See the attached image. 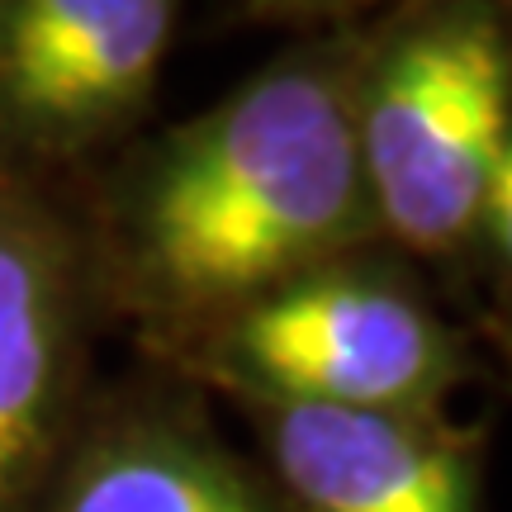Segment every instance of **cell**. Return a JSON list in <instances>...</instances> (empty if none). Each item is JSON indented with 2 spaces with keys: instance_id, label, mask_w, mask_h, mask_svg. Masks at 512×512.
Returning <instances> with one entry per match:
<instances>
[{
  "instance_id": "obj_1",
  "label": "cell",
  "mask_w": 512,
  "mask_h": 512,
  "mask_svg": "<svg viewBox=\"0 0 512 512\" xmlns=\"http://www.w3.org/2000/svg\"><path fill=\"white\" fill-rule=\"evenodd\" d=\"M356 53L361 29L313 38L133 147L86 228L91 271L152 318L214 328L294 275L380 247Z\"/></svg>"
},
{
  "instance_id": "obj_2",
  "label": "cell",
  "mask_w": 512,
  "mask_h": 512,
  "mask_svg": "<svg viewBox=\"0 0 512 512\" xmlns=\"http://www.w3.org/2000/svg\"><path fill=\"white\" fill-rule=\"evenodd\" d=\"M351 110L380 242L475 247L512 133V29L494 5L413 0L361 29Z\"/></svg>"
},
{
  "instance_id": "obj_3",
  "label": "cell",
  "mask_w": 512,
  "mask_h": 512,
  "mask_svg": "<svg viewBox=\"0 0 512 512\" xmlns=\"http://www.w3.org/2000/svg\"><path fill=\"white\" fill-rule=\"evenodd\" d=\"M204 361L247 403L422 418L465 380L460 337L375 247L313 266L204 328Z\"/></svg>"
},
{
  "instance_id": "obj_4",
  "label": "cell",
  "mask_w": 512,
  "mask_h": 512,
  "mask_svg": "<svg viewBox=\"0 0 512 512\" xmlns=\"http://www.w3.org/2000/svg\"><path fill=\"white\" fill-rule=\"evenodd\" d=\"M181 0H0V171L43 181L157 95Z\"/></svg>"
},
{
  "instance_id": "obj_5",
  "label": "cell",
  "mask_w": 512,
  "mask_h": 512,
  "mask_svg": "<svg viewBox=\"0 0 512 512\" xmlns=\"http://www.w3.org/2000/svg\"><path fill=\"white\" fill-rule=\"evenodd\" d=\"M91 247L48 185L0 171V512L48 479L81 351Z\"/></svg>"
},
{
  "instance_id": "obj_6",
  "label": "cell",
  "mask_w": 512,
  "mask_h": 512,
  "mask_svg": "<svg viewBox=\"0 0 512 512\" xmlns=\"http://www.w3.org/2000/svg\"><path fill=\"white\" fill-rule=\"evenodd\" d=\"M252 408L294 512H484L475 446L437 413Z\"/></svg>"
},
{
  "instance_id": "obj_7",
  "label": "cell",
  "mask_w": 512,
  "mask_h": 512,
  "mask_svg": "<svg viewBox=\"0 0 512 512\" xmlns=\"http://www.w3.org/2000/svg\"><path fill=\"white\" fill-rule=\"evenodd\" d=\"M53 512H280L233 460L171 418H124L57 479Z\"/></svg>"
},
{
  "instance_id": "obj_8",
  "label": "cell",
  "mask_w": 512,
  "mask_h": 512,
  "mask_svg": "<svg viewBox=\"0 0 512 512\" xmlns=\"http://www.w3.org/2000/svg\"><path fill=\"white\" fill-rule=\"evenodd\" d=\"M475 247H484L489 261H494V271L503 280H512V133L503 157H498L494 181H489V200H484V214H479Z\"/></svg>"
},
{
  "instance_id": "obj_9",
  "label": "cell",
  "mask_w": 512,
  "mask_h": 512,
  "mask_svg": "<svg viewBox=\"0 0 512 512\" xmlns=\"http://www.w3.org/2000/svg\"><path fill=\"white\" fill-rule=\"evenodd\" d=\"M247 5L256 19H275V24H342L366 0H247Z\"/></svg>"
},
{
  "instance_id": "obj_10",
  "label": "cell",
  "mask_w": 512,
  "mask_h": 512,
  "mask_svg": "<svg viewBox=\"0 0 512 512\" xmlns=\"http://www.w3.org/2000/svg\"><path fill=\"white\" fill-rule=\"evenodd\" d=\"M489 5H494L498 15H503V24H508V29H512V0H489Z\"/></svg>"
}]
</instances>
